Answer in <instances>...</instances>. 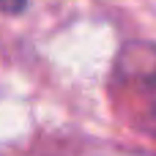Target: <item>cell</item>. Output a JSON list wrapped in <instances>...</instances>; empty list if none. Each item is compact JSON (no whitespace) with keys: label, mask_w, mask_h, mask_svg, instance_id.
Listing matches in <instances>:
<instances>
[{"label":"cell","mask_w":156,"mask_h":156,"mask_svg":"<svg viewBox=\"0 0 156 156\" xmlns=\"http://www.w3.org/2000/svg\"><path fill=\"white\" fill-rule=\"evenodd\" d=\"M25 3H27V0H0V8L8 11V14H19V11L25 8Z\"/></svg>","instance_id":"obj_1"}]
</instances>
